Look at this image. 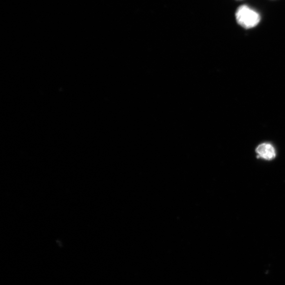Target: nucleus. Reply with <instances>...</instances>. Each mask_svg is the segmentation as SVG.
Listing matches in <instances>:
<instances>
[{
    "label": "nucleus",
    "mask_w": 285,
    "mask_h": 285,
    "mask_svg": "<svg viewBox=\"0 0 285 285\" xmlns=\"http://www.w3.org/2000/svg\"><path fill=\"white\" fill-rule=\"evenodd\" d=\"M236 17L238 24L246 29L255 27L261 21L260 14L246 5L238 8Z\"/></svg>",
    "instance_id": "obj_1"
},
{
    "label": "nucleus",
    "mask_w": 285,
    "mask_h": 285,
    "mask_svg": "<svg viewBox=\"0 0 285 285\" xmlns=\"http://www.w3.org/2000/svg\"><path fill=\"white\" fill-rule=\"evenodd\" d=\"M258 156L257 157H262L266 160H271L276 156V152L274 147L269 143H263L258 146L256 149Z\"/></svg>",
    "instance_id": "obj_2"
}]
</instances>
